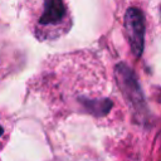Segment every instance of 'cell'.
<instances>
[{"label": "cell", "mask_w": 161, "mask_h": 161, "mask_svg": "<svg viewBox=\"0 0 161 161\" xmlns=\"http://www.w3.org/2000/svg\"><path fill=\"white\" fill-rule=\"evenodd\" d=\"M48 60L35 91L50 121L60 123L75 116L102 119L112 111L113 102L104 94V69L92 53L74 52Z\"/></svg>", "instance_id": "6da1fadb"}, {"label": "cell", "mask_w": 161, "mask_h": 161, "mask_svg": "<svg viewBox=\"0 0 161 161\" xmlns=\"http://www.w3.org/2000/svg\"><path fill=\"white\" fill-rule=\"evenodd\" d=\"M0 15L16 21L39 42L57 40L72 28L67 0H0Z\"/></svg>", "instance_id": "7a4b0ae2"}, {"label": "cell", "mask_w": 161, "mask_h": 161, "mask_svg": "<svg viewBox=\"0 0 161 161\" xmlns=\"http://www.w3.org/2000/svg\"><path fill=\"white\" fill-rule=\"evenodd\" d=\"M126 35L131 47V50L136 58L142 54L145 43V20L143 14L137 8H130L125 15Z\"/></svg>", "instance_id": "3957f363"}]
</instances>
